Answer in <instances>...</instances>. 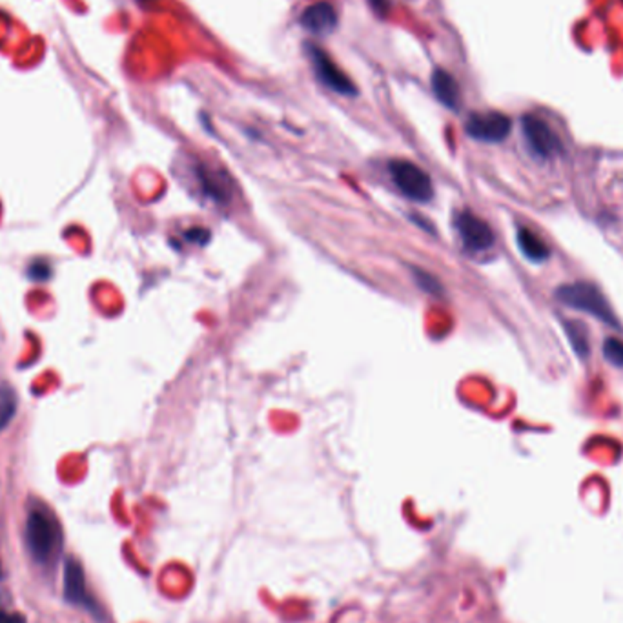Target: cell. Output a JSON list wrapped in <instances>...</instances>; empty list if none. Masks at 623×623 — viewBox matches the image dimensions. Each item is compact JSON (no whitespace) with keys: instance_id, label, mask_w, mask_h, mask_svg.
Wrapping results in <instances>:
<instances>
[{"instance_id":"cell-12","label":"cell","mask_w":623,"mask_h":623,"mask_svg":"<svg viewBox=\"0 0 623 623\" xmlns=\"http://www.w3.org/2000/svg\"><path fill=\"white\" fill-rule=\"evenodd\" d=\"M198 174H199V181H201L203 190H205V193H206L208 198H212L217 203L228 201L230 186H228V181L222 175L214 174L208 168H199Z\"/></svg>"},{"instance_id":"cell-19","label":"cell","mask_w":623,"mask_h":623,"mask_svg":"<svg viewBox=\"0 0 623 623\" xmlns=\"http://www.w3.org/2000/svg\"><path fill=\"white\" fill-rule=\"evenodd\" d=\"M0 623H26V619L22 614L0 611Z\"/></svg>"},{"instance_id":"cell-8","label":"cell","mask_w":623,"mask_h":623,"mask_svg":"<svg viewBox=\"0 0 623 623\" xmlns=\"http://www.w3.org/2000/svg\"><path fill=\"white\" fill-rule=\"evenodd\" d=\"M64 598L73 603L85 607L90 612H97V603L88 593L85 569L75 558H66L64 562Z\"/></svg>"},{"instance_id":"cell-17","label":"cell","mask_w":623,"mask_h":623,"mask_svg":"<svg viewBox=\"0 0 623 623\" xmlns=\"http://www.w3.org/2000/svg\"><path fill=\"white\" fill-rule=\"evenodd\" d=\"M186 239L190 243H198V245H206L210 239V231L205 228H191L186 231Z\"/></svg>"},{"instance_id":"cell-14","label":"cell","mask_w":623,"mask_h":623,"mask_svg":"<svg viewBox=\"0 0 623 623\" xmlns=\"http://www.w3.org/2000/svg\"><path fill=\"white\" fill-rule=\"evenodd\" d=\"M565 332H567V336H569L572 346L576 348V352H578L579 356L586 358L587 352H589V343H587L589 339H587L586 328H583V327L578 325V323H567V325H565Z\"/></svg>"},{"instance_id":"cell-5","label":"cell","mask_w":623,"mask_h":623,"mask_svg":"<svg viewBox=\"0 0 623 623\" xmlns=\"http://www.w3.org/2000/svg\"><path fill=\"white\" fill-rule=\"evenodd\" d=\"M522 130L529 150L539 159H551L562 151V142L553 128L536 115H525L522 119Z\"/></svg>"},{"instance_id":"cell-16","label":"cell","mask_w":623,"mask_h":623,"mask_svg":"<svg viewBox=\"0 0 623 623\" xmlns=\"http://www.w3.org/2000/svg\"><path fill=\"white\" fill-rule=\"evenodd\" d=\"M414 278H416V283L428 294H440L441 292V287L440 283L436 281V278H433L431 274H426V271L419 270V268H414Z\"/></svg>"},{"instance_id":"cell-18","label":"cell","mask_w":623,"mask_h":623,"mask_svg":"<svg viewBox=\"0 0 623 623\" xmlns=\"http://www.w3.org/2000/svg\"><path fill=\"white\" fill-rule=\"evenodd\" d=\"M367 3L377 17H386L388 12H391V4H388V0H367Z\"/></svg>"},{"instance_id":"cell-3","label":"cell","mask_w":623,"mask_h":623,"mask_svg":"<svg viewBox=\"0 0 623 623\" xmlns=\"http://www.w3.org/2000/svg\"><path fill=\"white\" fill-rule=\"evenodd\" d=\"M391 177L394 184L400 188L405 198L416 201V203H426L434 196L433 181L428 177L425 170H421L417 165L410 161H392L388 166Z\"/></svg>"},{"instance_id":"cell-9","label":"cell","mask_w":623,"mask_h":623,"mask_svg":"<svg viewBox=\"0 0 623 623\" xmlns=\"http://www.w3.org/2000/svg\"><path fill=\"white\" fill-rule=\"evenodd\" d=\"M301 26L316 35L332 33L337 26V13L328 3H316L308 6L301 15Z\"/></svg>"},{"instance_id":"cell-10","label":"cell","mask_w":623,"mask_h":623,"mask_svg":"<svg viewBox=\"0 0 623 623\" xmlns=\"http://www.w3.org/2000/svg\"><path fill=\"white\" fill-rule=\"evenodd\" d=\"M433 92L436 99L449 109H457L461 102L459 85L454 77L445 69H436L433 73Z\"/></svg>"},{"instance_id":"cell-1","label":"cell","mask_w":623,"mask_h":623,"mask_svg":"<svg viewBox=\"0 0 623 623\" xmlns=\"http://www.w3.org/2000/svg\"><path fill=\"white\" fill-rule=\"evenodd\" d=\"M26 547L31 560L43 567H52L64 545V532L55 513L44 503H35L26 518Z\"/></svg>"},{"instance_id":"cell-6","label":"cell","mask_w":623,"mask_h":623,"mask_svg":"<svg viewBox=\"0 0 623 623\" xmlns=\"http://www.w3.org/2000/svg\"><path fill=\"white\" fill-rule=\"evenodd\" d=\"M513 123L507 115L499 111H483V113H473L469 121L465 125L469 137L481 141V142H501L507 139L511 134Z\"/></svg>"},{"instance_id":"cell-11","label":"cell","mask_w":623,"mask_h":623,"mask_svg":"<svg viewBox=\"0 0 623 623\" xmlns=\"http://www.w3.org/2000/svg\"><path fill=\"white\" fill-rule=\"evenodd\" d=\"M518 247L522 250V254L532 261V263H543L551 257V250L549 247L545 245L534 231H530L529 228H520L518 230Z\"/></svg>"},{"instance_id":"cell-20","label":"cell","mask_w":623,"mask_h":623,"mask_svg":"<svg viewBox=\"0 0 623 623\" xmlns=\"http://www.w3.org/2000/svg\"><path fill=\"white\" fill-rule=\"evenodd\" d=\"M0 578H4V569H3V560H0Z\"/></svg>"},{"instance_id":"cell-15","label":"cell","mask_w":623,"mask_h":623,"mask_svg":"<svg viewBox=\"0 0 623 623\" xmlns=\"http://www.w3.org/2000/svg\"><path fill=\"white\" fill-rule=\"evenodd\" d=\"M603 356L614 367H623V341L609 337L603 344Z\"/></svg>"},{"instance_id":"cell-13","label":"cell","mask_w":623,"mask_h":623,"mask_svg":"<svg viewBox=\"0 0 623 623\" xmlns=\"http://www.w3.org/2000/svg\"><path fill=\"white\" fill-rule=\"evenodd\" d=\"M17 412V394L6 383H0V433L4 431L8 423Z\"/></svg>"},{"instance_id":"cell-2","label":"cell","mask_w":623,"mask_h":623,"mask_svg":"<svg viewBox=\"0 0 623 623\" xmlns=\"http://www.w3.org/2000/svg\"><path fill=\"white\" fill-rule=\"evenodd\" d=\"M556 297L563 304L586 312V314L596 318L598 321H602L609 327H614V328L619 327L611 304L607 303L605 295L595 285H589V283L565 285V287L558 288Z\"/></svg>"},{"instance_id":"cell-7","label":"cell","mask_w":623,"mask_h":623,"mask_svg":"<svg viewBox=\"0 0 623 623\" xmlns=\"http://www.w3.org/2000/svg\"><path fill=\"white\" fill-rule=\"evenodd\" d=\"M456 230L463 247L471 252H485L494 245L492 228L473 212H459L456 215Z\"/></svg>"},{"instance_id":"cell-4","label":"cell","mask_w":623,"mask_h":623,"mask_svg":"<svg viewBox=\"0 0 623 623\" xmlns=\"http://www.w3.org/2000/svg\"><path fill=\"white\" fill-rule=\"evenodd\" d=\"M308 55L312 61V66L316 69L318 79L330 88L332 92L346 97H354L358 93L356 85L350 81V77L343 73V69L330 59L327 52H323L318 46H308Z\"/></svg>"}]
</instances>
